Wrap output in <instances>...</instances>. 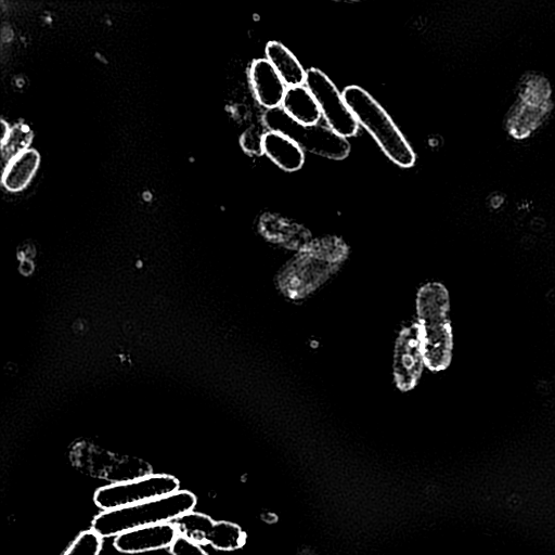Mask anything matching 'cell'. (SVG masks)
<instances>
[{"mask_svg": "<svg viewBox=\"0 0 555 555\" xmlns=\"http://www.w3.org/2000/svg\"><path fill=\"white\" fill-rule=\"evenodd\" d=\"M416 307L425 366L432 372L445 371L454 354L447 288L441 282L425 283L417 293Z\"/></svg>", "mask_w": 555, "mask_h": 555, "instance_id": "1", "label": "cell"}, {"mask_svg": "<svg viewBox=\"0 0 555 555\" xmlns=\"http://www.w3.org/2000/svg\"><path fill=\"white\" fill-rule=\"evenodd\" d=\"M347 254L339 242L319 243L303 250L279 270L278 290L292 301L308 298L338 273Z\"/></svg>", "mask_w": 555, "mask_h": 555, "instance_id": "2", "label": "cell"}, {"mask_svg": "<svg viewBox=\"0 0 555 555\" xmlns=\"http://www.w3.org/2000/svg\"><path fill=\"white\" fill-rule=\"evenodd\" d=\"M198 499L188 490L138 505L102 511L92 522V529L102 538H115L140 527L173 523L180 516L193 511Z\"/></svg>", "mask_w": 555, "mask_h": 555, "instance_id": "3", "label": "cell"}, {"mask_svg": "<svg viewBox=\"0 0 555 555\" xmlns=\"http://www.w3.org/2000/svg\"><path fill=\"white\" fill-rule=\"evenodd\" d=\"M343 97L356 116L359 125L364 126L376 139L386 157L404 169L416 163V153L399 131L391 116L369 95L358 86H348Z\"/></svg>", "mask_w": 555, "mask_h": 555, "instance_id": "4", "label": "cell"}, {"mask_svg": "<svg viewBox=\"0 0 555 555\" xmlns=\"http://www.w3.org/2000/svg\"><path fill=\"white\" fill-rule=\"evenodd\" d=\"M263 122L268 131L287 136L303 151L318 157L340 161L350 156L348 140L333 132L329 126L301 124L282 108L267 110Z\"/></svg>", "mask_w": 555, "mask_h": 555, "instance_id": "5", "label": "cell"}, {"mask_svg": "<svg viewBox=\"0 0 555 555\" xmlns=\"http://www.w3.org/2000/svg\"><path fill=\"white\" fill-rule=\"evenodd\" d=\"M179 487L177 477L152 473L136 480L103 486L95 493L94 501L102 511H110L170 496L177 493Z\"/></svg>", "mask_w": 555, "mask_h": 555, "instance_id": "6", "label": "cell"}, {"mask_svg": "<svg viewBox=\"0 0 555 555\" xmlns=\"http://www.w3.org/2000/svg\"><path fill=\"white\" fill-rule=\"evenodd\" d=\"M73 461L86 474L113 483L132 481L152 474L149 464L143 460L116 455L87 443L76 446Z\"/></svg>", "mask_w": 555, "mask_h": 555, "instance_id": "7", "label": "cell"}, {"mask_svg": "<svg viewBox=\"0 0 555 555\" xmlns=\"http://www.w3.org/2000/svg\"><path fill=\"white\" fill-rule=\"evenodd\" d=\"M305 86L312 93L333 132L344 138L354 137L358 133L359 123L348 107L343 94L339 92L329 77L318 69H309Z\"/></svg>", "mask_w": 555, "mask_h": 555, "instance_id": "8", "label": "cell"}, {"mask_svg": "<svg viewBox=\"0 0 555 555\" xmlns=\"http://www.w3.org/2000/svg\"><path fill=\"white\" fill-rule=\"evenodd\" d=\"M425 366L423 346L417 321L399 331L394 348L393 374L397 389L408 393L416 389Z\"/></svg>", "mask_w": 555, "mask_h": 555, "instance_id": "9", "label": "cell"}, {"mask_svg": "<svg viewBox=\"0 0 555 555\" xmlns=\"http://www.w3.org/2000/svg\"><path fill=\"white\" fill-rule=\"evenodd\" d=\"M179 535L174 522L140 527L116 536L114 547L126 554L157 551L171 548Z\"/></svg>", "mask_w": 555, "mask_h": 555, "instance_id": "10", "label": "cell"}, {"mask_svg": "<svg viewBox=\"0 0 555 555\" xmlns=\"http://www.w3.org/2000/svg\"><path fill=\"white\" fill-rule=\"evenodd\" d=\"M250 81L254 95L260 105L267 110L281 108L288 86L267 59H258L252 63Z\"/></svg>", "mask_w": 555, "mask_h": 555, "instance_id": "11", "label": "cell"}, {"mask_svg": "<svg viewBox=\"0 0 555 555\" xmlns=\"http://www.w3.org/2000/svg\"><path fill=\"white\" fill-rule=\"evenodd\" d=\"M41 160V154L31 148L8 161L2 177L3 187L11 193L27 189L40 170Z\"/></svg>", "mask_w": 555, "mask_h": 555, "instance_id": "12", "label": "cell"}, {"mask_svg": "<svg viewBox=\"0 0 555 555\" xmlns=\"http://www.w3.org/2000/svg\"><path fill=\"white\" fill-rule=\"evenodd\" d=\"M263 153L287 172L299 171L305 163L304 151L290 138L277 132L265 133Z\"/></svg>", "mask_w": 555, "mask_h": 555, "instance_id": "13", "label": "cell"}, {"mask_svg": "<svg viewBox=\"0 0 555 555\" xmlns=\"http://www.w3.org/2000/svg\"><path fill=\"white\" fill-rule=\"evenodd\" d=\"M281 108L294 121L304 125H316L322 116L316 99L304 85L288 87Z\"/></svg>", "mask_w": 555, "mask_h": 555, "instance_id": "14", "label": "cell"}, {"mask_svg": "<svg viewBox=\"0 0 555 555\" xmlns=\"http://www.w3.org/2000/svg\"><path fill=\"white\" fill-rule=\"evenodd\" d=\"M266 56L288 87L305 84L307 71L286 46L270 42L266 47Z\"/></svg>", "mask_w": 555, "mask_h": 555, "instance_id": "15", "label": "cell"}, {"mask_svg": "<svg viewBox=\"0 0 555 555\" xmlns=\"http://www.w3.org/2000/svg\"><path fill=\"white\" fill-rule=\"evenodd\" d=\"M247 542V534L243 529L231 522H214L210 529L206 546H211L219 551H236Z\"/></svg>", "mask_w": 555, "mask_h": 555, "instance_id": "16", "label": "cell"}, {"mask_svg": "<svg viewBox=\"0 0 555 555\" xmlns=\"http://www.w3.org/2000/svg\"><path fill=\"white\" fill-rule=\"evenodd\" d=\"M214 522L209 515L190 511L180 516L174 523L180 535L197 542L201 546H206V540H208Z\"/></svg>", "mask_w": 555, "mask_h": 555, "instance_id": "17", "label": "cell"}, {"mask_svg": "<svg viewBox=\"0 0 555 555\" xmlns=\"http://www.w3.org/2000/svg\"><path fill=\"white\" fill-rule=\"evenodd\" d=\"M34 134L29 125L18 123L11 126L5 139L2 140L3 158L8 162L31 149Z\"/></svg>", "mask_w": 555, "mask_h": 555, "instance_id": "18", "label": "cell"}, {"mask_svg": "<svg viewBox=\"0 0 555 555\" xmlns=\"http://www.w3.org/2000/svg\"><path fill=\"white\" fill-rule=\"evenodd\" d=\"M103 546V538L93 529L83 532L75 538L71 546L62 555H99Z\"/></svg>", "mask_w": 555, "mask_h": 555, "instance_id": "19", "label": "cell"}, {"mask_svg": "<svg viewBox=\"0 0 555 555\" xmlns=\"http://www.w3.org/2000/svg\"><path fill=\"white\" fill-rule=\"evenodd\" d=\"M263 133L256 128H250L245 132L241 139L240 144L242 149L249 154H264L263 153Z\"/></svg>", "mask_w": 555, "mask_h": 555, "instance_id": "20", "label": "cell"}, {"mask_svg": "<svg viewBox=\"0 0 555 555\" xmlns=\"http://www.w3.org/2000/svg\"><path fill=\"white\" fill-rule=\"evenodd\" d=\"M170 550L172 555H209L201 545L183 535L178 536Z\"/></svg>", "mask_w": 555, "mask_h": 555, "instance_id": "21", "label": "cell"}, {"mask_svg": "<svg viewBox=\"0 0 555 555\" xmlns=\"http://www.w3.org/2000/svg\"><path fill=\"white\" fill-rule=\"evenodd\" d=\"M21 273L24 275H30L34 269L33 263L28 260V258H25V260L22 261L21 263Z\"/></svg>", "mask_w": 555, "mask_h": 555, "instance_id": "22", "label": "cell"}, {"mask_svg": "<svg viewBox=\"0 0 555 555\" xmlns=\"http://www.w3.org/2000/svg\"><path fill=\"white\" fill-rule=\"evenodd\" d=\"M0 125H2V135H0V141H2L7 137L11 126L6 121H2V124Z\"/></svg>", "mask_w": 555, "mask_h": 555, "instance_id": "23", "label": "cell"}]
</instances>
